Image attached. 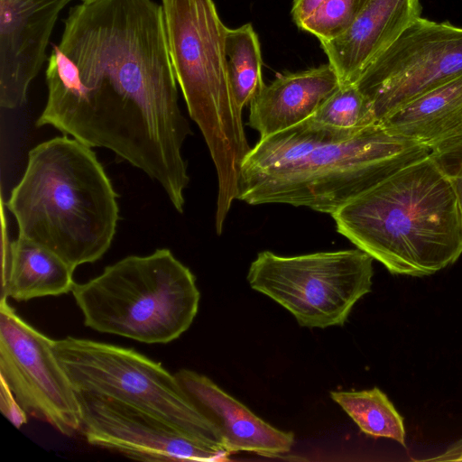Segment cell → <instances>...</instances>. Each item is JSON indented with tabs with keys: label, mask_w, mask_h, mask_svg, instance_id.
Instances as JSON below:
<instances>
[{
	"label": "cell",
	"mask_w": 462,
	"mask_h": 462,
	"mask_svg": "<svg viewBox=\"0 0 462 462\" xmlns=\"http://www.w3.org/2000/svg\"><path fill=\"white\" fill-rule=\"evenodd\" d=\"M45 78L37 127L112 151L157 181L183 212L189 177L181 150L191 130L179 106L162 5H76L52 45Z\"/></svg>",
	"instance_id": "6da1fadb"
},
{
	"label": "cell",
	"mask_w": 462,
	"mask_h": 462,
	"mask_svg": "<svg viewBox=\"0 0 462 462\" xmlns=\"http://www.w3.org/2000/svg\"><path fill=\"white\" fill-rule=\"evenodd\" d=\"M331 216L339 234L393 274L430 275L462 254L452 180L430 155L393 173Z\"/></svg>",
	"instance_id": "7a4b0ae2"
},
{
	"label": "cell",
	"mask_w": 462,
	"mask_h": 462,
	"mask_svg": "<svg viewBox=\"0 0 462 462\" xmlns=\"http://www.w3.org/2000/svg\"><path fill=\"white\" fill-rule=\"evenodd\" d=\"M6 207L19 236L53 252L74 270L106 253L119 219L117 194L96 153L66 134L29 152Z\"/></svg>",
	"instance_id": "3957f363"
},
{
	"label": "cell",
	"mask_w": 462,
	"mask_h": 462,
	"mask_svg": "<svg viewBox=\"0 0 462 462\" xmlns=\"http://www.w3.org/2000/svg\"><path fill=\"white\" fill-rule=\"evenodd\" d=\"M161 1L175 78L216 167L215 228L221 231L237 199L241 166L251 149L243 110L235 100L227 76L226 27L213 0Z\"/></svg>",
	"instance_id": "277c9868"
},
{
	"label": "cell",
	"mask_w": 462,
	"mask_h": 462,
	"mask_svg": "<svg viewBox=\"0 0 462 462\" xmlns=\"http://www.w3.org/2000/svg\"><path fill=\"white\" fill-rule=\"evenodd\" d=\"M431 152L376 123L346 140L321 145L286 166L241 175L237 199L250 205L307 207L332 215Z\"/></svg>",
	"instance_id": "5b68a950"
},
{
	"label": "cell",
	"mask_w": 462,
	"mask_h": 462,
	"mask_svg": "<svg viewBox=\"0 0 462 462\" xmlns=\"http://www.w3.org/2000/svg\"><path fill=\"white\" fill-rule=\"evenodd\" d=\"M71 292L86 327L146 344L180 337L200 299L196 277L167 248L126 256Z\"/></svg>",
	"instance_id": "8992f818"
},
{
	"label": "cell",
	"mask_w": 462,
	"mask_h": 462,
	"mask_svg": "<svg viewBox=\"0 0 462 462\" xmlns=\"http://www.w3.org/2000/svg\"><path fill=\"white\" fill-rule=\"evenodd\" d=\"M53 348L79 394L130 406L226 449L217 429L161 363L131 348L73 337L54 340Z\"/></svg>",
	"instance_id": "52a82bcc"
},
{
	"label": "cell",
	"mask_w": 462,
	"mask_h": 462,
	"mask_svg": "<svg viewBox=\"0 0 462 462\" xmlns=\"http://www.w3.org/2000/svg\"><path fill=\"white\" fill-rule=\"evenodd\" d=\"M374 258L363 250L282 256L260 252L251 263L250 287L271 298L300 326H343L354 305L371 291Z\"/></svg>",
	"instance_id": "ba28073f"
},
{
	"label": "cell",
	"mask_w": 462,
	"mask_h": 462,
	"mask_svg": "<svg viewBox=\"0 0 462 462\" xmlns=\"http://www.w3.org/2000/svg\"><path fill=\"white\" fill-rule=\"evenodd\" d=\"M462 75V28L420 16L362 71L356 81L376 121Z\"/></svg>",
	"instance_id": "9c48e42d"
},
{
	"label": "cell",
	"mask_w": 462,
	"mask_h": 462,
	"mask_svg": "<svg viewBox=\"0 0 462 462\" xmlns=\"http://www.w3.org/2000/svg\"><path fill=\"white\" fill-rule=\"evenodd\" d=\"M53 346L1 297L0 376L28 416L71 436L80 431L81 405Z\"/></svg>",
	"instance_id": "30bf717a"
},
{
	"label": "cell",
	"mask_w": 462,
	"mask_h": 462,
	"mask_svg": "<svg viewBox=\"0 0 462 462\" xmlns=\"http://www.w3.org/2000/svg\"><path fill=\"white\" fill-rule=\"evenodd\" d=\"M81 428L92 446L140 461L229 460L231 455L145 412L108 399L79 394Z\"/></svg>",
	"instance_id": "8fae6325"
},
{
	"label": "cell",
	"mask_w": 462,
	"mask_h": 462,
	"mask_svg": "<svg viewBox=\"0 0 462 462\" xmlns=\"http://www.w3.org/2000/svg\"><path fill=\"white\" fill-rule=\"evenodd\" d=\"M71 0H0V106L21 107L46 59L51 34Z\"/></svg>",
	"instance_id": "7c38bea8"
},
{
	"label": "cell",
	"mask_w": 462,
	"mask_h": 462,
	"mask_svg": "<svg viewBox=\"0 0 462 462\" xmlns=\"http://www.w3.org/2000/svg\"><path fill=\"white\" fill-rule=\"evenodd\" d=\"M174 374L194 406L217 429L231 454L249 451L279 457L291 449L292 432L273 427L206 375L186 368Z\"/></svg>",
	"instance_id": "4fadbf2b"
},
{
	"label": "cell",
	"mask_w": 462,
	"mask_h": 462,
	"mask_svg": "<svg viewBox=\"0 0 462 462\" xmlns=\"http://www.w3.org/2000/svg\"><path fill=\"white\" fill-rule=\"evenodd\" d=\"M420 14V0H371L343 32L319 42L340 85L356 83L365 68Z\"/></svg>",
	"instance_id": "5bb4252c"
},
{
	"label": "cell",
	"mask_w": 462,
	"mask_h": 462,
	"mask_svg": "<svg viewBox=\"0 0 462 462\" xmlns=\"http://www.w3.org/2000/svg\"><path fill=\"white\" fill-rule=\"evenodd\" d=\"M339 86L328 63L279 74L251 101L248 125L259 133L260 139L288 129L312 116Z\"/></svg>",
	"instance_id": "9a60e30c"
},
{
	"label": "cell",
	"mask_w": 462,
	"mask_h": 462,
	"mask_svg": "<svg viewBox=\"0 0 462 462\" xmlns=\"http://www.w3.org/2000/svg\"><path fill=\"white\" fill-rule=\"evenodd\" d=\"M377 123L391 134L431 150L462 136V75L413 98Z\"/></svg>",
	"instance_id": "2e32d148"
},
{
	"label": "cell",
	"mask_w": 462,
	"mask_h": 462,
	"mask_svg": "<svg viewBox=\"0 0 462 462\" xmlns=\"http://www.w3.org/2000/svg\"><path fill=\"white\" fill-rule=\"evenodd\" d=\"M3 257L2 297L17 301L59 296L72 291L74 269L49 249L22 236Z\"/></svg>",
	"instance_id": "e0dca14e"
},
{
	"label": "cell",
	"mask_w": 462,
	"mask_h": 462,
	"mask_svg": "<svg viewBox=\"0 0 462 462\" xmlns=\"http://www.w3.org/2000/svg\"><path fill=\"white\" fill-rule=\"evenodd\" d=\"M358 132L326 126L310 117L260 139L245 156L240 176L286 166L321 145L346 140Z\"/></svg>",
	"instance_id": "ac0fdd59"
},
{
	"label": "cell",
	"mask_w": 462,
	"mask_h": 462,
	"mask_svg": "<svg viewBox=\"0 0 462 462\" xmlns=\"http://www.w3.org/2000/svg\"><path fill=\"white\" fill-rule=\"evenodd\" d=\"M225 57L233 96L243 110L264 85L260 42L251 23L234 29L226 27Z\"/></svg>",
	"instance_id": "d6986e66"
},
{
	"label": "cell",
	"mask_w": 462,
	"mask_h": 462,
	"mask_svg": "<svg viewBox=\"0 0 462 462\" xmlns=\"http://www.w3.org/2000/svg\"><path fill=\"white\" fill-rule=\"evenodd\" d=\"M329 394L365 434L389 438L405 446L402 417L379 388L332 391Z\"/></svg>",
	"instance_id": "ffe728a7"
},
{
	"label": "cell",
	"mask_w": 462,
	"mask_h": 462,
	"mask_svg": "<svg viewBox=\"0 0 462 462\" xmlns=\"http://www.w3.org/2000/svg\"><path fill=\"white\" fill-rule=\"evenodd\" d=\"M310 117L320 125L348 131L377 123L370 101L355 83L340 85Z\"/></svg>",
	"instance_id": "44dd1931"
},
{
	"label": "cell",
	"mask_w": 462,
	"mask_h": 462,
	"mask_svg": "<svg viewBox=\"0 0 462 462\" xmlns=\"http://www.w3.org/2000/svg\"><path fill=\"white\" fill-rule=\"evenodd\" d=\"M371 0H326L299 26L319 39L328 41L343 32Z\"/></svg>",
	"instance_id": "7402d4cb"
},
{
	"label": "cell",
	"mask_w": 462,
	"mask_h": 462,
	"mask_svg": "<svg viewBox=\"0 0 462 462\" xmlns=\"http://www.w3.org/2000/svg\"><path fill=\"white\" fill-rule=\"evenodd\" d=\"M430 157L449 178L462 177V136L436 146Z\"/></svg>",
	"instance_id": "603a6c76"
},
{
	"label": "cell",
	"mask_w": 462,
	"mask_h": 462,
	"mask_svg": "<svg viewBox=\"0 0 462 462\" xmlns=\"http://www.w3.org/2000/svg\"><path fill=\"white\" fill-rule=\"evenodd\" d=\"M0 410L4 416L16 428L22 427L28 420V415L20 406L7 383L1 376Z\"/></svg>",
	"instance_id": "cb8c5ba5"
},
{
	"label": "cell",
	"mask_w": 462,
	"mask_h": 462,
	"mask_svg": "<svg viewBox=\"0 0 462 462\" xmlns=\"http://www.w3.org/2000/svg\"><path fill=\"white\" fill-rule=\"evenodd\" d=\"M326 0H293L291 16L299 27Z\"/></svg>",
	"instance_id": "d4e9b609"
},
{
	"label": "cell",
	"mask_w": 462,
	"mask_h": 462,
	"mask_svg": "<svg viewBox=\"0 0 462 462\" xmlns=\"http://www.w3.org/2000/svg\"><path fill=\"white\" fill-rule=\"evenodd\" d=\"M427 461H462V439L455 442L440 455Z\"/></svg>",
	"instance_id": "484cf974"
},
{
	"label": "cell",
	"mask_w": 462,
	"mask_h": 462,
	"mask_svg": "<svg viewBox=\"0 0 462 462\" xmlns=\"http://www.w3.org/2000/svg\"><path fill=\"white\" fill-rule=\"evenodd\" d=\"M452 180V183L455 189L456 196H457V208H458V213L460 217V222L462 226V177H455L450 178Z\"/></svg>",
	"instance_id": "4316f807"
},
{
	"label": "cell",
	"mask_w": 462,
	"mask_h": 462,
	"mask_svg": "<svg viewBox=\"0 0 462 462\" xmlns=\"http://www.w3.org/2000/svg\"><path fill=\"white\" fill-rule=\"evenodd\" d=\"M81 2H88V1H91V0H80Z\"/></svg>",
	"instance_id": "83f0119b"
}]
</instances>
